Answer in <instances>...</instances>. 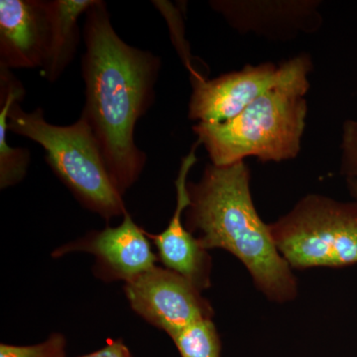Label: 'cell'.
Listing matches in <instances>:
<instances>
[{"instance_id": "obj_2", "label": "cell", "mask_w": 357, "mask_h": 357, "mask_svg": "<svg viewBox=\"0 0 357 357\" xmlns=\"http://www.w3.org/2000/svg\"><path fill=\"white\" fill-rule=\"evenodd\" d=\"M190 204L185 227L206 250L222 248L248 270L268 299L284 303L297 296V280L256 211L250 172L244 161L208 164L198 183L188 182Z\"/></svg>"}, {"instance_id": "obj_15", "label": "cell", "mask_w": 357, "mask_h": 357, "mask_svg": "<svg viewBox=\"0 0 357 357\" xmlns=\"http://www.w3.org/2000/svg\"><path fill=\"white\" fill-rule=\"evenodd\" d=\"M0 357H66V340L60 333L52 335L42 344L0 345Z\"/></svg>"}, {"instance_id": "obj_17", "label": "cell", "mask_w": 357, "mask_h": 357, "mask_svg": "<svg viewBox=\"0 0 357 357\" xmlns=\"http://www.w3.org/2000/svg\"><path fill=\"white\" fill-rule=\"evenodd\" d=\"M112 357H133L126 344L121 340L112 342L109 344Z\"/></svg>"}, {"instance_id": "obj_16", "label": "cell", "mask_w": 357, "mask_h": 357, "mask_svg": "<svg viewBox=\"0 0 357 357\" xmlns=\"http://www.w3.org/2000/svg\"><path fill=\"white\" fill-rule=\"evenodd\" d=\"M342 166L340 172L347 178H357V121L349 119L342 126Z\"/></svg>"}, {"instance_id": "obj_7", "label": "cell", "mask_w": 357, "mask_h": 357, "mask_svg": "<svg viewBox=\"0 0 357 357\" xmlns=\"http://www.w3.org/2000/svg\"><path fill=\"white\" fill-rule=\"evenodd\" d=\"M130 306L148 323L172 337L199 319H211L213 312L201 291L167 268L154 267L126 283Z\"/></svg>"}, {"instance_id": "obj_9", "label": "cell", "mask_w": 357, "mask_h": 357, "mask_svg": "<svg viewBox=\"0 0 357 357\" xmlns=\"http://www.w3.org/2000/svg\"><path fill=\"white\" fill-rule=\"evenodd\" d=\"M48 1H0V68L41 69L49 38Z\"/></svg>"}, {"instance_id": "obj_1", "label": "cell", "mask_w": 357, "mask_h": 357, "mask_svg": "<svg viewBox=\"0 0 357 357\" xmlns=\"http://www.w3.org/2000/svg\"><path fill=\"white\" fill-rule=\"evenodd\" d=\"M82 60L83 116L93 131L115 187L123 196L139 178L147 156L134 140L136 123L154 102L161 60L123 41L105 2L86 13Z\"/></svg>"}, {"instance_id": "obj_6", "label": "cell", "mask_w": 357, "mask_h": 357, "mask_svg": "<svg viewBox=\"0 0 357 357\" xmlns=\"http://www.w3.org/2000/svg\"><path fill=\"white\" fill-rule=\"evenodd\" d=\"M312 68L311 59L303 54L280 65H248L210 81L191 77L189 119L211 124L229 121L271 89L309 79Z\"/></svg>"}, {"instance_id": "obj_3", "label": "cell", "mask_w": 357, "mask_h": 357, "mask_svg": "<svg viewBox=\"0 0 357 357\" xmlns=\"http://www.w3.org/2000/svg\"><path fill=\"white\" fill-rule=\"evenodd\" d=\"M309 79L282 84L258 98L243 112L222 123L192 126L213 165L229 166L255 157L281 162L300 153L306 126Z\"/></svg>"}, {"instance_id": "obj_8", "label": "cell", "mask_w": 357, "mask_h": 357, "mask_svg": "<svg viewBox=\"0 0 357 357\" xmlns=\"http://www.w3.org/2000/svg\"><path fill=\"white\" fill-rule=\"evenodd\" d=\"M199 141L192 145L181 163L176 178L177 206L167 229L161 234L149 236L153 239L160 259L167 269L182 275L199 291L211 286V259L197 237L183 223V213L190 204L188 176L198 162Z\"/></svg>"}, {"instance_id": "obj_13", "label": "cell", "mask_w": 357, "mask_h": 357, "mask_svg": "<svg viewBox=\"0 0 357 357\" xmlns=\"http://www.w3.org/2000/svg\"><path fill=\"white\" fill-rule=\"evenodd\" d=\"M22 84L10 70H0V188L1 190L20 183L30 165V151L26 148L11 147L7 142L8 115L15 102L24 98Z\"/></svg>"}, {"instance_id": "obj_10", "label": "cell", "mask_w": 357, "mask_h": 357, "mask_svg": "<svg viewBox=\"0 0 357 357\" xmlns=\"http://www.w3.org/2000/svg\"><path fill=\"white\" fill-rule=\"evenodd\" d=\"M318 1H211L229 24L241 32L252 31L272 38H292L314 32L321 24Z\"/></svg>"}, {"instance_id": "obj_19", "label": "cell", "mask_w": 357, "mask_h": 357, "mask_svg": "<svg viewBox=\"0 0 357 357\" xmlns=\"http://www.w3.org/2000/svg\"><path fill=\"white\" fill-rule=\"evenodd\" d=\"M347 184L351 196L357 201V178H347Z\"/></svg>"}, {"instance_id": "obj_18", "label": "cell", "mask_w": 357, "mask_h": 357, "mask_svg": "<svg viewBox=\"0 0 357 357\" xmlns=\"http://www.w3.org/2000/svg\"><path fill=\"white\" fill-rule=\"evenodd\" d=\"M81 357H112V351H110L109 345L107 344V347H103L100 351L93 352V354H88V356Z\"/></svg>"}, {"instance_id": "obj_14", "label": "cell", "mask_w": 357, "mask_h": 357, "mask_svg": "<svg viewBox=\"0 0 357 357\" xmlns=\"http://www.w3.org/2000/svg\"><path fill=\"white\" fill-rule=\"evenodd\" d=\"M181 357H222V344L211 319H199L171 337Z\"/></svg>"}, {"instance_id": "obj_4", "label": "cell", "mask_w": 357, "mask_h": 357, "mask_svg": "<svg viewBox=\"0 0 357 357\" xmlns=\"http://www.w3.org/2000/svg\"><path fill=\"white\" fill-rule=\"evenodd\" d=\"M8 131L38 143L53 172L89 211L107 220L128 213L83 116L70 126H55L46 121L42 109L26 112L15 102L8 115Z\"/></svg>"}, {"instance_id": "obj_11", "label": "cell", "mask_w": 357, "mask_h": 357, "mask_svg": "<svg viewBox=\"0 0 357 357\" xmlns=\"http://www.w3.org/2000/svg\"><path fill=\"white\" fill-rule=\"evenodd\" d=\"M76 250L95 255L107 274L126 283L156 267L157 257L146 234L128 213L119 227H107L79 243L64 246L57 253L62 255Z\"/></svg>"}, {"instance_id": "obj_12", "label": "cell", "mask_w": 357, "mask_h": 357, "mask_svg": "<svg viewBox=\"0 0 357 357\" xmlns=\"http://www.w3.org/2000/svg\"><path fill=\"white\" fill-rule=\"evenodd\" d=\"M95 0L48 1L49 38L41 76L54 83L62 76L77 53L79 41V18Z\"/></svg>"}, {"instance_id": "obj_5", "label": "cell", "mask_w": 357, "mask_h": 357, "mask_svg": "<svg viewBox=\"0 0 357 357\" xmlns=\"http://www.w3.org/2000/svg\"><path fill=\"white\" fill-rule=\"evenodd\" d=\"M270 227L291 268H342L357 263V201L309 195Z\"/></svg>"}]
</instances>
